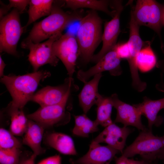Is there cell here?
I'll return each mask as SVG.
<instances>
[{"label":"cell","instance_id":"cell-1","mask_svg":"<svg viewBox=\"0 0 164 164\" xmlns=\"http://www.w3.org/2000/svg\"><path fill=\"white\" fill-rule=\"evenodd\" d=\"M50 75L49 72L39 70L22 75H4L1 82L11 94L12 99L11 104L23 109L30 101L40 81Z\"/></svg>","mask_w":164,"mask_h":164},{"label":"cell","instance_id":"cell-2","mask_svg":"<svg viewBox=\"0 0 164 164\" xmlns=\"http://www.w3.org/2000/svg\"><path fill=\"white\" fill-rule=\"evenodd\" d=\"M54 2L50 14L41 21L35 24L24 40L34 43L41 42L59 33L71 23L80 20L83 17L77 12H65Z\"/></svg>","mask_w":164,"mask_h":164},{"label":"cell","instance_id":"cell-3","mask_svg":"<svg viewBox=\"0 0 164 164\" xmlns=\"http://www.w3.org/2000/svg\"><path fill=\"white\" fill-rule=\"evenodd\" d=\"M102 21L96 11L91 10L80 21L76 37L79 56L85 63L91 61L94 53L102 41Z\"/></svg>","mask_w":164,"mask_h":164},{"label":"cell","instance_id":"cell-4","mask_svg":"<svg viewBox=\"0 0 164 164\" xmlns=\"http://www.w3.org/2000/svg\"><path fill=\"white\" fill-rule=\"evenodd\" d=\"M164 6L153 0H138L135 6L132 8L131 13L139 26H145L152 29L159 35L161 48L164 52L161 31L163 23Z\"/></svg>","mask_w":164,"mask_h":164},{"label":"cell","instance_id":"cell-5","mask_svg":"<svg viewBox=\"0 0 164 164\" xmlns=\"http://www.w3.org/2000/svg\"><path fill=\"white\" fill-rule=\"evenodd\" d=\"M163 148L164 137L155 136L148 129L141 132L134 141L124 150L122 155L129 158L139 155L142 159L150 163L157 159V154Z\"/></svg>","mask_w":164,"mask_h":164},{"label":"cell","instance_id":"cell-6","mask_svg":"<svg viewBox=\"0 0 164 164\" xmlns=\"http://www.w3.org/2000/svg\"><path fill=\"white\" fill-rule=\"evenodd\" d=\"M19 12L14 9L1 19L0 22V52L15 56H18L16 48L23 32L19 18Z\"/></svg>","mask_w":164,"mask_h":164},{"label":"cell","instance_id":"cell-7","mask_svg":"<svg viewBox=\"0 0 164 164\" xmlns=\"http://www.w3.org/2000/svg\"><path fill=\"white\" fill-rule=\"evenodd\" d=\"M62 35V33H58L42 43H34L24 40L22 42V48L29 50L28 60L34 72L37 71L40 67L46 64L53 66L57 65L59 59L53 52V45Z\"/></svg>","mask_w":164,"mask_h":164},{"label":"cell","instance_id":"cell-8","mask_svg":"<svg viewBox=\"0 0 164 164\" xmlns=\"http://www.w3.org/2000/svg\"><path fill=\"white\" fill-rule=\"evenodd\" d=\"M71 92L60 103L41 107L36 111L27 115V118L45 128L64 124L69 121L70 114L66 111L67 104Z\"/></svg>","mask_w":164,"mask_h":164},{"label":"cell","instance_id":"cell-9","mask_svg":"<svg viewBox=\"0 0 164 164\" xmlns=\"http://www.w3.org/2000/svg\"><path fill=\"white\" fill-rule=\"evenodd\" d=\"M139 26L131 14L129 22V39L128 41L130 55L127 60L131 73L132 86L138 91L141 92L145 89L146 84L140 79L137 66V60L138 55L144 43L140 36Z\"/></svg>","mask_w":164,"mask_h":164},{"label":"cell","instance_id":"cell-10","mask_svg":"<svg viewBox=\"0 0 164 164\" xmlns=\"http://www.w3.org/2000/svg\"><path fill=\"white\" fill-rule=\"evenodd\" d=\"M53 52L63 64L69 77H72L79 56V46L76 38L67 32L63 34L53 45Z\"/></svg>","mask_w":164,"mask_h":164},{"label":"cell","instance_id":"cell-11","mask_svg":"<svg viewBox=\"0 0 164 164\" xmlns=\"http://www.w3.org/2000/svg\"><path fill=\"white\" fill-rule=\"evenodd\" d=\"M122 2L120 0L112 2L111 6L115 11V15L111 20L105 23L102 38V48L97 54L94 55L91 61L96 63L107 53L112 50L116 45L120 32V15L123 9Z\"/></svg>","mask_w":164,"mask_h":164},{"label":"cell","instance_id":"cell-12","mask_svg":"<svg viewBox=\"0 0 164 164\" xmlns=\"http://www.w3.org/2000/svg\"><path fill=\"white\" fill-rule=\"evenodd\" d=\"M74 87L73 78L68 77L61 85L47 86L39 90L34 94L30 101L38 104L41 107L57 104L63 100Z\"/></svg>","mask_w":164,"mask_h":164},{"label":"cell","instance_id":"cell-13","mask_svg":"<svg viewBox=\"0 0 164 164\" xmlns=\"http://www.w3.org/2000/svg\"><path fill=\"white\" fill-rule=\"evenodd\" d=\"M112 99L113 107L117 110V114L114 123H121L124 126H131L141 131L147 130L142 122V114L137 107L120 100L116 94H112Z\"/></svg>","mask_w":164,"mask_h":164},{"label":"cell","instance_id":"cell-14","mask_svg":"<svg viewBox=\"0 0 164 164\" xmlns=\"http://www.w3.org/2000/svg\"><path fill=\"white\" fill-rule=\"evenodd\" d=\"M121 59L115 51L112 50L107 53L95 65L87 71L79 70L77 77L84 83L91 77L104 71H108L113 76L121 75L122 70L120 66Z\"/></svg>","mask_w":164,"mask_h":164},{"label":"cell","instance_id":"cell-15","mask_svg":"<svg viewBox=\"0 0 164 164\" xmlns=\"http://www.w3.org/2000/svg\"><path fill=\"white\" fill-rule=\"evenodd\" d=\"M120 152L108 145L102 146L93 140L88 151L82 157L71 160L72 164H110L115 155Z\"/></svg>","mask_w":164,"mask_h":164},{"label":"cell","instance_id":"cell-16","mask_svg":"<svg viewBox=\"0 0 164 164\" xmlns=\"http://www.w3.org/2000/svg\"><path fill=\"white\" fill-rule=\"evenodd\" d=\"M132 132V130L127 127H120L113 122L105 127L93 140L99 143H106L122 154L126 139Z\"/></svg>","mask_w":164,"mask_h":164},{"label":"cell","instance_id":"cell-17","mask_svg":"<svg viewBox=\"0 0 164 164\" xmlns=\"http://www.w3.org/2000/svg\"><path fill=\"white\" fill-rule=\"evenodd\" d=\"M102 75L99 73L94 76L91 80L84 83V85L78 95L80 105L84 114H86L91 108L96 104L100 95L98 91L100 80Z\"/></svg>","mask_w":164,"mask_h":164},{"label":"cell","instance_id":"cell-18","mask_svg":"<svg viewBox=\"0 0 164 164\" xmlns=\"http://www.w3.org/2000/svg\"><path fill=\"white\" fill-rule=\"evenodd\" d=\"M134 105L139 109L142 115L147 118L149 130L152 131L153 125L158 126L162 123V120L157 115L160 110L164 109V97L154 100L145 97L142 103Z\"/></svg>","mask_w":164,"mask_h":164},{"label":"cell","instance_id":"cell-19","mask_svg":"<svg viewBox=\"0 0 164 164\" xmlns=\"http://www.w3.org/2000/svg\"><path fill=\"white\" fill-rule=\"evenodd\" d=\"M44 128L34 121L28 119L26 130L23 137L22 143L29 146L36 155L43 152L41 143Z\"/></svg>","mask_w":164,"mask_h":164},{"label":"cell","instance_id":"cell-20","mask_svg":"<svg viewBox=\"0 0 164 164\" xmlns=\"http://www.w3.org/2000/svg\"><path fill=\"white\" fill-rule=\"evenodd\" d=\"M45 141L49 145L62 154L71 155L77 154L73 139L65 134L50 133L46 136Z\"/></svg>","mask_w":164,"mask_h":164},{"label":"cell","instance_id":"cell-21","mask_svg":"<svg viewBox=\"0 0 164 164\" xmlns=\"http://www.w3.org/2000/svg\"><path fill=\"white\" fill-rule=\"evenodd\" d=\"M65 6L75 11L78 9L87 8L95 11H102L113 17L115 14L114 9L111 11L108 9L109 1L105 0H66Z\"/></svg>","mask_w":164,"mask_h":164},{"label":"cell","instance_id":"cell-22","mask_svg":"<svg viewBox=\"0 0 164 164\" xmlns=\"http://www.w3.org/2000/svg\"><path fill=\"white\" fill-rule=\"evenodd\" d=\"M54 1L52 0H31L28 11L29 19L24 29L37 20L51 13Z\"/></svg>","mask_w":164,"mask_h":164},{"label":"cell","instance_id":"cell-23","mask_svg":"<svg viewBox=\"0 0 164 164\" xmlns=\"http://www.w3.org/2000/svg\"><path fill=\"white\" fill-rule=\"evenodd\" d=\"M96 104L97 108L95 121L97 124L106 127L113 123L111 116L113 105L111 96L104 97L100 94Z\"/></svg>","mask_w":164,"mask_h":164},{"label":"cell","instance_id":"cell-24","mask_svg":"<svg viewBox=\"0 0 164 164\" xmlns=\"http://www.w3.org/2000/svg\"><path fill=\"white\" fill-rule=\"evenodd\" d=\"M9 113L11 118L10 132L14 135L21 136L26 130L28 122L23 109L12 106L10 103Z\"/></svg>","mask_w":164,"mask_h":164},{"label":"cell","instance_id":"cell-25","mask_svg":"<svg viewBox=\"0 0 164 164\" xmlns=\"http://www.w3.org/2000/svg\"><path fill=\"white\" fill-rule=\"evenodd\" d=\"M74 117L75 124L72 130L74 135L87 137L90 134L98 130V125L95 121L91 120L86 114L74 115Z\"/></svg>","mask_w":164,"mask_h":164},{"label":"cell","instance_id":"cell-26","mask_svg":"<svg viewBox=\"0 0 164 164\" xmlns=\"http://www.w3.org/2000/svg\"><path fill=\"white\" fill-rule=\"evenodd\" d=\"M144 43L137 58L138 70L142 72H148L152 70L156 64V56L152 50L150 43Z\"/></svg>","mask_w":164,"mask_h":164},{"label":"cell","instance_id":"cell-27","mask_svg":"<svg viewBox=\"0 0 164 164\" xmlns=\"http://www.w3.org/2000/svg\"><path fill=\"white\" fill-rule=\"evenodd\" d=\"M22 143L10 131L0 129V149H9L20 148Z\"/></svg>","mask_w":164,"mask_h":164},{"label":"cell","instance_id":"cell-28","mask_svg":"<svg viewBox=\"0 0 164 164\" xmlns=\"http://www.w3.org/2000/svg\"><path fill=\"white\" fill-rule=\"evenodd\" d=\"M21 152L19 148L0 149L1 164H19Z\"/></svg>","mask_w":164,"mask_h":164},{"label":"cell","instance_id":"cell-29","mask_svg":"<svg viewBox=\"0 0 164 164\" xmlns=\"http://www.w3.org/2000/svg\"><path fill=\"white\" fill-rule=\"evenodd\" d=\"M9 3L8 5L3 4V6L0 8V19L3 18L4 15L12 8L17 9L20 13H22L30 2V0H9Z\"/></svg>","mask_w":164,"mask_h":164},{"label":"cell","instance_id":"cell-30","mask_svg":"<svg viewBox=\"0 0 164 164\" xmlns=\"http://www.w3.org/2000/svg\"><path fill=\"white\" fill-rule=\"evenodd\" d=\"M113 50L115 51L121 59H125L127 60L130 56V52L128 42L116 44Z\"/></svg>","mask_w":164,"mask_h":164},{"label":"cell","instance_id":"cell-31","mask_svg":"<svg viewBox=\"0 0 164 164\" xmlns=\"http://www.w3.org/2000/svg\"><path fill=\"white\" fill-rule=\"evenodd\" d=\"M115 164H149L148 161L142 159L140 160L129 159L122 155L119 157H115Z\"/></svg>","mask_w":164,"mask_h":164},{"label":"cell","instance_id":"cell-32","mask_svg":"<svg viewBox=\"0 0 164 164\" xmlns=\"http://www.w3.org/2000/svg\"><path fill=\"white\" fill-rule=\"evenodd\" d=\"M38 164H61V158L59 155H55L42 160Z\"/></svg>","mask_w":164,"mask_h":164},{"label":"cell","instance_id":"cell-33","mask_svg":"<svg viewBox=\"0 0 164 164\" xmlns=\"http://www.w3.org/2000/svg\"><path fill=\"white\" fill-rule=\"evenodd\" d=\"M37 156L33 153L29 157L20 158L19 164H35V160Z\"/></svg>","mask_w":164,"mask_h":164},{"label":"cell","instance_id":"cell-34","mask_svg":"<svg viewBox=\"0 0 164 164\" xmlns=\"http://www.w3.org/2000/svg\"><path fill=\"white\" fill-rule=\"evenodd\" d=\"M6 64L3 60L1 55L0 56V76L2 77L4 75H3L4 69Z\"/></svg>","mask_w":164,"mask_h":164},{"label":"cell","instance_id":"cell-35","mask_svg":"<svg viewBox=\"0 0 164 164\" xmlns=\"http://www.w3.org/2000/svg\"><path fill=\"white\" fill-rule=\"evenodd\" d=\"M157 159H159L164 160V148L161 149L156 155Z\"/></svg>","mask_w":164,"mask_h":164},{"label":"cell","instance_id":"cell-36","mask_svg":"<svg viewBox=\"0 0 164 164\" xmlns=\"http://www.w3.org/2000/svg\"><path fill=\"white\" fill-rule=\"evenodd\" d=\"M158 66L159 67L161 68V69L164 72V63H160V62L158 64Z\"/></svg>","mask_w":164,"mask_h":164},{"label":"cell","instance_id":"cell-37","mask_svg":"<svg viewBox=\"0 0 164 164\" xmlns=\"http://www.w3.org/2000/svg\"><path fill=\"white\" fill-rule=\"evenodd\" d=\"M155 161L150 162L149 164H158L157 163L155 162Z\"/></svg>","mask_w":164,"mask_h":164},{"label":"cell","instance_id":"cell-38","mask_svg":"<svg viewBox=\"0 0 164 164\" xmlns=\"http://www.w3.org/2000/svg\"><path fill=\"white\" fill-rule=\"evenodd\" d=\"M162 20L163 24H164V11L163 13Z\"/></svg>","mask_w":164,"mask_h":164},{"label":"cell","instance_id":"cell-39","mask_svg":"<svg viewBox=\"0 0 164 164\" xmlns=\"http://www.w3.org/2000/svg\"><path fill=\"white\" fill-rule=\"evenodd\" d=\"M163 136L164 137V135Z\"/></svg>","mask_w":164,"mask_h":164},{"label":"cell","instance_id":"cell-40","mask_svg":"<svg viewBox=\"0 0 164 164\" xmlns=\"http://www.w3.org/2000/svg\"></svg>","mask_w":164,"mask_h":164}]
</instances>
